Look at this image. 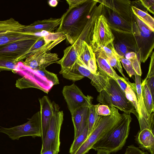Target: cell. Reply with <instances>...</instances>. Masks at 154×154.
I'll use <instances>...</instances> for the list:
<instances>
[{
  "label": "cell",
  "mask_w": 154,
  "mask_h": 154,
  "mask_svg": "<svg viewBox=\"0 0 154 154\" xmlns=\"http://www.w3.org/2000/svg\"><path fill=\"white\" fill-rule=\"evenodd\" d=\"M97 154H110V152L108 151L103 149H99L97 150Z\"/></svg>",
  "instance_id": "obj_45"
},
{
  "label": "cell",
  "mask_w": 154,
  "mask_h": 154,
  "mask_svg": "<svg viewBox=\"0 0 154 154\" xmlns=\"http://www.w3.org/2000/svg\"><path fill=\"white\" fill-rule=\"evenodd\" d=\"M69 8L62 15L55 32L63 33L71 45L77 40L93 9L97 0H66Z\"/></svg>",
  "instance_id": "obj_1"
},
{
  "label": "cell",
  "mask_w": 154,
  "mask_h": 154,
  "mask_svg": "<svg viewBox=\"0 0 154 154\" xmlns=\"http://www.w3.org/2000/svg\"><path fill=\"white\" fill-rule=\"evenodd\" d=\"M146 81V83L150 91L152 98H154V76L145 78L144 79Z\"/></svg>",
  "instance_id": "obj_42"
},
{
  "label": "cell",
  "mask_w": 154,
  "mask_h": 154,
  "mask_svg": "<svg viewBox=\"0 0 154 154\" xmlns=\"http://www.w3.org/2000/svg\"><path fill=\"white\" fill-rule=\"evenodd\" d=\"M141 5L144 7L147 10L154 14V0H140Z\"/></svg>",
  "instance_id": "obj_40"
},
{
  "label": "cell",
  "mask_w": 154,
  "mask_h": 154,
  "mask_svg": "<svg viewBox=\"0 0 154 154\" xmlns=\"http://www.w3.org/2000/svg\"><path fill=\"white\" fill-rule=\"evenodd\" d=\"M89 107H82L71 114L74 128V138L78 137L87 125Z\"/></svg>",
  "instance_id": "obj_20"
},
{
  "label": "cell",
  "mask_w": 154,
  "mask_h": 154,
  "mask_svg": "<svg viewBox=\"0 0 154 154\" xmlns=\"http://www.w3.org/2000/svg\"><path fill=\"white\" fill-rule=\"evenodd\" d=\"M99 50L101 51L105 54L111 55L119 57H120L115 49L113 42L109 43L105 46L101 48L97 51Z\"/></svg>",
  "instance_id": "obj_37"
},
{
  "label": "cell",
  "mask_w": 154,
  "mask_h": 154,
  "mask_svg": "<svg viewBox=\"0 0 154 154\" xmlns=\"http://www.w3.org/2000/svg\"><path fill=\"white\" fill-rule=\"evenodd\" d=\"M76 67L81 75L89 78L91 84L100 93L106 89L109 85V77L99 71L93 73L89 69L79 60L75 64Z\"/></svg>",
  "instance_id": "obj_15"
},
{
  "label": "cell",
  "mask_w": 154,
  "mask_h": 154,
  "mask_svg": "<svg viewBox=\"0 0 154 154\" xmlns=\"http://www.w3.org/2000/svg\"><path fill=\"white\" fill-rule=\"evenodd\" d=\"M120 56L119 60L127 74L130 77L136 74L134 71L131 61L124 57Z\"/></svg>",
  "instance_id": "obj_35"
},
{
  "label": "cell",
  "mask_w": 154,
  "mask_h": 154,
  "mask_svg": "<svg viewBox=\"0 0 154 154\" xmlns=\"http://www.w3.org/2000/svg\"><path fill=\"white\" fill-rule=\"evenodd\" d=\"M62 93L71 114L78 108L89 107L92 104L93 97L88 95L85 96L74 83L64 86Z\"/></svg>",
  "instance_id": "obj_10"
},
{
  "label": "cell",
  "mask_w": 154,
  "mask_h": 154,
  "mask_svg": "<svg viewBox=\"0 0 154 154\" xmlns=\"http://www.w3.org/2000/svg\"><path fill=\"white\" fill-rule=\"evenodd\" d=\"M99 116L96 112L94 105L92 104L89 107V115L87 124L88 135L91 132Z\"/></svg>",
  "instance_id": "obj_32"
},
{
  "label": "cell",
  "mask_w": 154,
  "mask_h": 154,
  "mask_svg": "<svg viewBox=\"0 0 154 154\" xmlns=\"http://www.w3.org/2000/svg\"><path fill=\"white\" fill-rule=\"evenodd\" d=\"M135 140L139 146V148L147 150L151 154H154V131L148 128L140 131L136 136Z\"/></svg>",
  "instance_id": "obj_22"
},
{
  "label": "cell",
  "mask_w": 154,
  "mask_h": 154,
  "mask_svg": "<svg viewBox=\"0 0 154 154\" xmlns=\"http://www.w3.org/2000/svg\"><path fill=\"white\" fill-rule=\"evenodd\" d=\"M34 33H26L20 32L8 33L0 36V47L9 43L23 40L32 37Z\"/></svg>",
  "instance_id": "obj_26"
},
{
  "label": "cell",
  "mask_w": 154,
  "mask_h": 154,
  "mask_svg": "<svg viewBox=\"0 0 154 154\" xmlns=\"http://www.w3.org/2000/svg\"><path fill=\"white\" fill-rule=\"evenodd\" d=\"M102 8L103 4L101 3H100L98 6L95 7L77 39L84 41L89 45L95 20L101 14Z\"/></svg>",
  "instance_id": "obj_21"
},
{
  "label": "cell",
  "mask_w": 154,
  "mask_h": 154,
  "mask_svg": "<svg viewBox=\"0 0 154 154\" xmlns=\"http://www.w3.org/2000/svg\"><path fill=\"white\" fill-rule=\"evenodd\" d=\"M58 1L57 0H50L48 1L49 5L51 7L56 6L58 4Z\"/></svg>",
  "instance_id": "obj_46"
},
{
  "label": "cell",
  "mask_w": 154,
  "mask_h": 154,
  "mask_svg": "<svg viewBox=\"0 0 154 154\" xmlns=\"http://www.w3.org/2000/svg\"><path fill=\"white\" fill-rule=\"evenodd\" d=\"M132 120L131 115L126 114L123 120L95 143L92 149L96 151L104 149L110 153L116 152L121 150L128 137Z\"/></svg>",
  "instance_id": "obj_3"
},
{
  "label": "cell",
  "mask_w": 154,
  "mask_h": 154,
  "mask_svg": "<svg viewBox=\"0 0 154 154\" xmlns=\"http://www.w3.org/2000/svg\"><path fill=\"white\" fill-rule=\"evenodd\" d=\"M18 62L0 57V71L8 70L14 73Z\"/></svg>",
  "instance_id": "obj_31"
},
{
  "label": "cell",
  "mask_w": 154,
  "mask_h": 154,
  "mask_svg": "<svg viewBox=\"0 0 154 154\" xmlns=\"http://www.w3.org/2000/svg\"><path fill=\"white\" fill-rule=\"evenodd\" d=\"M127 83V87L125 92V96L127 99L132 103L137 113L138 100L136 94L130 85Z\"/></svg>",
  "instance_id": "obj_33"
},
{
  "label": "cell",
  "mask_w": 154,
  "mask_h": 154,
  "mask_svg": "<svg viewBox=\"0 0 154 154\" xmlns=\"http://www.w3.org/2000/svg\"><path fill=\"white\" fill-rule=\"evenodd\" d=\"M58 152L54 150H49L46 151L40 154H58Z\"/></svg>",
  "instance_id": "obj_44"
},
{
  "label": "cell",
  "mask_w": 154,
  "mask_h": 154,
  "mask_svg": "<svg viewBox=\"0 0 154 154\" xmlns=\"http://www.w3.org/2000/svg\"><path fill=\"white\" fill-rule=\"evenodd\" d=\"M114 80L119 85L120 88L125 93L127 87V81H129V80H127L123 77L121 79H117Z\"/></svg>",
  "instance_id": "obj_43"
},
{
  "label": "cell",
  "mask_w": 154,
  "mask_h": 154,
  "mask_svg": "<svg viewBox=\"0 0 154 154\" xmlns=\"http://www.w3.org/2000/svg\"><path fill=\"white\" fill-rule=\"evenodd\" d=\"M63 113L60 111L55 104L54 112L51 119L45 135L42 141L40 153L48 150H54L60 152V132L63 120Z\"/></svg>",
  "instance_id": "obj_8"
},
{
  "label": "cell",
  "mask_w": 154,
  "mask_h": 154,
  "mask_svg": "<svg viewBox=\"0 0 154 154\" xmlns=\"http://www.w3.org/2000/svg\"><path fill=\"white\" fill-rule=\"evenodd\" d=\"M110 115L99 116L91 132L83 143L71 154H86L94 145L116 126L124 118L126 114H121L117 108L109 107Z\"/></svg>",
  "instance_id": "obj_2"
},
{
  "label": "cell",
  "mask_w": 154,
  "mask_h": 154,
  "mask_svg": "<svg viewBox=\"0 0 154 154\" xmlns=\"http://www.w3.org/2000/svg\"><path fill=\"white\" fill-rule=\"evenodd\" d=\"M0 132L4 133L13 140L21 137L31 136L33 138L42 136V125L40 111L35 114L26 123L9 128L0 126Z\"/></svg>",
  "instance_id": "obj_7"
},
{
  "label": "cell",
  "mask_w": 154,
  "mask_h": 154,
  "mask_svg": "<svg viewBox=\"0 0 154 154\" xmlns=\"http://www.w3.org/2000/svg\"><path fill=\"white\" fill-rule=\"evenodd\" d=\"M141 86L142 96L146 109L148 113L151 115L154 112V99L144 79L141 83Z\"/></svg>",
  "instance_id": "obj_27"
},
{
  "label": "cell",
  "mask_w": 154,
  "mask_h": 154,
  "mask_svg": "<svg viewBox=\"0 0 154 154\" xmlns=\"http://www.w3.org/2000/svg\"><path fill=\"white\" fill-rule=\"evenodd\" d=\"M77 40L80 42L78 50V60L88 67L89 62L96 57L95 54L91 47L86 42Z\"/></svg>",
  "instance_id": "obj_24"
},
{
  "label": "cell",
  "mask_w": 154,
  "mask_h": 154,
  "mask_svg": "<svg viewBox=\"0 0 154 154\" xmlns=\"http://www.w3.org/2000/svg\"><path fill=\"white\" fill-rule=\"evenodd\" d=\"M79 42V40H77L73 44L66 48L63 51V57L56 62L61 66L60 74H62L71 69L78 60Z\"/></svg>",
  "instance_id": "obj_17"
},
{
  "label": "cell",
  "mask_w": 154,
  "mask_h": 154,
  "mask_svg": "<svg viewBox=\"0 0 154 154\" xmlns=\"http://www.w3.org/2000/svg\"><path fill=\"white\" fill-rule=\"evenodd\" d=\"M101 14L106 18L110 27L125 31L132 32V23L125 20L103 5Z\"/></svg>",
  "instance_id": "obj_19"
},
{
  "label": "cell",
  "mask_w": 154,
  "mask_h": 154,
  "mask_svg": "<svg viewBox=\"0 0 154 154\" xmlns=\"http://www.w3.org/2000/svg\"><path fill=\"white\" fill-rule=\"evenodd\" d=\"M16 73L23 75L22 78L17 81L16 86L19 88H35L48 93L54 85L51 82L20 61L18 63L14 73Z\"/></svg>",
  "instance_id": "obj_6"
},
{
  "label": "cell",
  "mask_w": 154,
  "mask_h": 154,
  "mask_svg": "<svg viewBox=\"0 0 154 154\" xmlns=\"http://www.w3.org/2000/svg\"><path fill=\"white\" fill-rule=\"evenodd\" d=\"M132 32L138 49L140 50L141 62L145 63L151 55L154 48V32L149 34L144 33L139 28L134 19L132 23Z\"/></svg>",
  "instance_id": "obj_13"
},
{
  "label": "cell",
  "mask_w": 154,
  "mask_h": 154,
  "mask_svg": "<svg viewBox=\"0 0 154 154\" xmlns=\"http://www.w3.org/2000/svg\"><path fill=\"white\" fill-rule=\"evenodd\" d=\"M42 125V140L44 139L50 121L54 112L56 104L52 103L47 96H44L39 100Z\"/></svg>",
  "instance_id": "obj_18"
},
{
  "label": "cell",
  "mask_w": 154,
  "mask_h": 154,
  "mask_svg": "<svg viewBox=\"0 0 154 154\" xmlns=\"http://www.w3.org/2000/svg\"><path fill=\"white\" fill-rule=\"evenodd\" d=\"M135 92L138 100L137 113L140 130L149 129L154 131V113L149 114L146 109L142 95L140 76L135 75Z\"/></svg>",
  "instance_id": "obj_12"
},
{
  "label": "cell",
  "mask_w": 154,
  "mask_h": 154,
  "mask_svg": "<svg viewBox=\"0 0 154 154\" xmlns=\"http://www.w3.org/2000/svg\"><path fill=\"white\" fill-rule=\"evenodd\" d=\"M36 71L42 76L46 78L48 80L51 82L54 85L59 84V80L57 75L55 74L49 72L45 69Z\"/></svg>",
  "instance_id": "obj_34"
},
{
  "label": "cell",
  "mask_w": 154,
  "mask_h": 154,
  "mask_svg": "<svg viewBox=\"0 0 154 154\" xmlns=\"http://www.w3.org/2000/svg\"><path fill=\"white\" fill-rule=\"evenodd\" d=\"M131 8L134 14L154 31V18L147 12L134 6L132 5Z\"/></svg>",
  "instance_id": "obj_28"
},
{
  "label": "cell",
  "mask_w": 154,
  "mask_h": 154,
  "mask_svg": "<svg viewBox=\"0 0 154 154\" xmlns=\"http://www.w3.org/2000/svg\"><path fill=\"white\" fill-rule=\"evenodd\" d=\"M109 82L107 88L99 93L97 101L109 107H114L125 114L132 113L137 119L138 113L119 85L114 79L110 78H109Z\"/></svg>",
  "instance_id": "obj_4"
},
{
  "label": "cell",
  "mask_w": 154,
  "mask_h": 154,
  "mask_svg": "<svg viewBox=\"0 0 154 154\" xmlns=\"http://www.w3.org/2000/svg\"><path fill=\"white\" fill-rule=\"evenodd\" d=\"M88 135V131L87 125L80 134L74 139L69 149V152L72 154L85 141Z\"/></svg>",
  "instance_id": "obj_29"
},
{
  "label": "cell",
  "mask_w": 154,
  "mask_h": 154,
  "mask_svg": "<svg viewBox=\"0 0 154 154\" xmlns=\"http://www.w3.org/2000/svg\"><path fill=\"white\" fill-rule=\"evenodd\" d=\"M134 19L139 28L144 33L149 34L154 32L149 26L134 15Z\"/></svg>",
  "instance_id": "obj_38"
},
{
  "label": "cell",
  "mask_w": 154,
  "mask_h": 154,
  "mask_svg": "<svg viewBox=\"0 0 154 154\" xmlns=\"http://www.w3.org/2000/svg\"><path fill=\"white\" fill-rule=\"evenodd\" d=\"M114 37L107 20L103 15L96 19L89 45L94 52L113 42Z\"/></svg>",
  "instance_id": "obj_9"
},
{
  "label": "cell",
  "mask_w": 154,
  "mask_h": 154,
  "mask_svg": "<svg viewBox=\"0 0 154 154\" xmlns=\"http://www.w3.org/2000/svg\"><path fill=\"white\" fill-rule=\"evenodd\" d=\"M154 76V52L152 51L151 55L150 61L149 69L147 76L146 78H147Z\"/></svg>",
  "instance_id": "obj_41"
},
{
  "label": "cell",
  "mask_w": 154,
  "mask_h": 154,
  "mask_svg": "<svg viewBox=\"0 0 154 154\" xmlns=\"http://www.w3.org/2000/svg\"><path fill=\"white\" fill-rule=\"evenodd\" d=\"M96 63L99 71L105 75L109 78L114 80L121 79L122 77L120 76L111 66L107 62L103 53L99 50L95 52Z\"/></svg>",
  "instance_id": "obj_23"
},
{
  "label": "cell",
  "mask_w": 154,
  "mask_h": 154,
  "mask_svg": "<svg viewBox=\"0 0 154 154\" xmlns=\"http://www.w3.org/2000/svg\"><path fill=\"white\" fill-rule=\"evenodd\" d=\"M66 39L64 36L44 46L26 58L22 63L23 64L34 71L45 69L47 67L56 63L60 59L57 54L49 53V51Z\"/></svg>",
  "instance_id": "obj_5"
},
{
  "label": "cell",
  "mask_w": 154,
  "mask_h": 154,
  "mask_svg": "<svg viewBox=\"0 0 154 154\" xmlns=\"http://www.w3.org/2000/svg\"><path fill=\"white\" fill-rule=\"evenodd\" d=\"M124 154H149L147 152H144L139 147H136L133 145L128 146Z\"/></svg>",
  "instance_id": "obj_39"
},
{
  "label": "cell",
  "mask_w": 154,
  "mask_h": 154,
  "mask_svg": "<svg viewBox=\"0 0 154 154\" xmlns=\"http://www.w3.org/2000/svg\"><path fill=\"white\" fill-rule=\"evenodd\" d=\"M114 37L113 42L115 49L121 56L124 57L129 52L137 53L138 51L136 40L133 32L119 30L110 27Z\"/></svg>",
  "instance_id": "obj_11"
},
{
  "label": "cell",
  "mask_w": 154,
  "mask_h": 154,
  "mask_svg": "<svg viewBox=\"0 0 154 154\" xmlns=\"http://www.w3.org/2000/svg\"><path fill=\"white\" fill-rule=\"evenodd\" d=\"M126 21L132 23L134 20L131 9L132 1L128 0H97Z\"/></svg>",
  "instance_id": "obj_14"
},
{
  "label": "cell",
  "mask_w": 154,
  "mask_h": 154,
  "mask_svg": "<svg viewBox=\"0 0 154 154\" xmlns=\"http://www.w3.org/2000/svg\"><path fill=\"white\" fill-rule=\"evenodd\" d=\"M25 26L13 18L0 20V36L11 32H22L21 31Z\"/></svg>",
  "instance_id": "obj_25"
},
{
  "label": "cell",
  "mask_w": 154,
  "mask_h": 154,
  "mask_svg": "<svg viewBox=\"0 0 154 154\" xmlns=\"http://www.w3.org/2000/svg\"><path fill=\"white\" fill-rule=\"evenodd\" d=\"M60 21L61 18H51L38 20L29 25H25L21 32L26 33H34L43 31L49 32H54L58 28Z\"/></svg>",
  "instance_id": "obj_16"
},
{
  "label": "cell",
  "mask_w": 154,
  "mask_h": 154,
  "mask_svg": "<svg viewBox=\"0 0 154 154\" xmlns=\"http://www.w3.org/2000/svg\"><path fill=\"white\" fill-rule=\"evenodd\" d=\"M96 113L100 116H108L111 115V112L109 107L107 106L100 104L94 105Z\"/></svg>",
  "instance_id": "obj_36"
},
{
  "label": "cell",
  "mask_w": 154,
  "mask_h": 154,
  "mask_svg": "<svg viewBox=\"0 0 154 154\" xmlns=\"http://www.w3.org/2000/svg\"><path fill=\"white\" fill-rule=\"evenodd\" d=\"M104 54L107 62L111 66L117 69L122 75L123 78L127 80H128V78L123 73L122 66L119 60V57L111 55L105 54Z\"/></svg>",
  "instance_id": "obj_30"
}]
</instances>
